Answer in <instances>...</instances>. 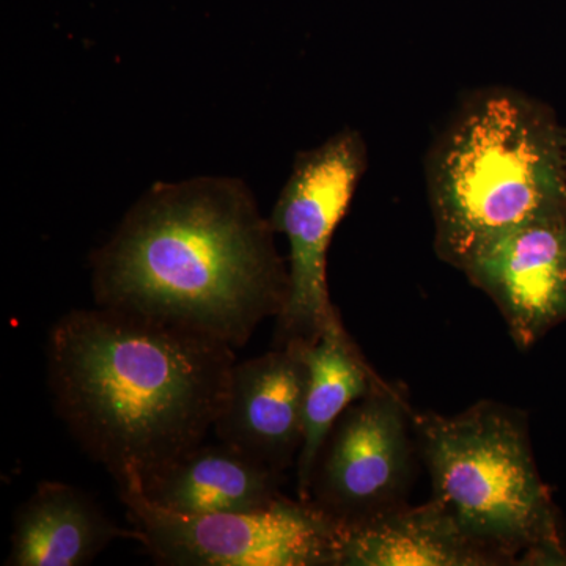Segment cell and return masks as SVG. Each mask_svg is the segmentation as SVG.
Instances as JSON below:
<instances>
[{
	"instance_id": "9",
	"label": "cell",
	"mask_w": 566,
	"mask_h": 566,
	"mask_svg": "<svg viewBox=\"0 0 566 566\" xmlns=\"http://www.w3.org/2000/svg\"><path fill=\"white\" fill-rule=\"evenodd\" d=\"M305 346H274L234 364L229 397L212 428L219 441L281 474L296 463L304 441Z\"/></svg>"
},
{
	"instance_id": "7",
	"label": "cell",
	"mask_w": 566,
	"mask_h": 566,
	"mask_svg": "<svg viewBox=\"0 0 566 566\" xmlns=\"http://www.w3.org/2000/svg\"><path fill=\"white\" fill-rule=\"evenodd\" d=\"M417 458L415 411L398 386L382 381L335 422L307 501L338 526L365 523L406 505Z\"/></svg>"
},
{
	"instance_id": "3",
	"label": "cell",
	"mask_w": 566,
	"mask_h": 566,
	"mask_svg": "<svg viewBox=\"0 0 566 566\" xmlns=\"http://www.w3.org/2000/svg\"><path fill=\"white\" fill-rule=\"evenodd\" d=\"M427 186L434 251L458 270L491 238L566 214L565 129L527 93H472L428 155Z\"/></svg>"
},
{
	"instance_id": "13",
	"label": "cell",
	"mask_w": 566,
	"mask_h": 566,
	"mask_svg": "<svg viewBox=\"0 0 566 566\" xmlns=\"http://www.w3.org/2000/svg\"><path fill=\"white\" fill-rule=\"evenodd\" d=\"M305 360L304 441L296 460L297 497L303 501H307L316 458L335 422L382 382L346 333L338 314L324 326L314 345L305 346Z\"/></svg>"
},
{
	"instance_id": "8",
	"label": "cell",
	"mask_w": 566,
	"mask_h": 566,
	"mask_svg": "<svg viewBox=\"0 0 566 566\" xmlns=\"http://www.w3.org/2000/svg\"><path fill=\"white\" fill-rule=\"evenodd\" d=\"M490 297L521 349L566 322V214L480 244L458 268Z\"/></svg>"
},
{
	"instance_id": "6",
	"label": "cell",
	"mask_w": 566,
	"mask_h": 566,
	"mask_svg": "<svg viewBox=\"0 0 566 566\" xmlns=\"http://www.w3.org/2000/svg\"><path fill=\"white\" fill-rule=\"evenodd\" d=\"M367 169V147L354 129L297 155L270 222L289 240V297L275 318L274 346L314 345L337 308L327 286V252Z\"/></svg>"
},
{
	"instance_id": "11",
	"label": "cell",
	"mask_w": 566,
	"mask_h": 566,
	"mask_svg": "<svg viewBox=\"0 0 566 566\" xmlns=\"http://www.w3.org/2000/svg\"><path fill=\"white\" fill-rule=\"evenodd\" d=\"M282 482L281 472L219 441L196 447L145 485L126 483H136L151 504L164 510L214 515L270 509L285 497Z\"/></svg>"
},
{
	"instance_id": "2",
	"label": "cell",
	"mask_w": 566,
	"mask_h": 566,
	"mask_svg": "<svg viewBox=\"0 0 566 566\" xmlns=\"http://www.w3.org/2000/svg\"><path fill=\"white\" fill-rule=\"evenodd\" d=\"M274 233L237 178L155 182L93 252L95 303L243 348L289 297Z\"/></svg>"
},
{
	"instance_id": "5",
	"label": "cell",
	"mask_w": 566,
	"mask_h": 566,
	"mask_svg": "<svg viewBox=\"0 0 566 566\" xmlns=\"http://www.w3.org/2000/svg\"><path fill=\"white\" fill-rule=\"evenodd\" d=\"M139 543L167 566H338L342 532L311 501L283 497L260 512L182 515L118 486Z\"/></svg>"
},
{
	"instance_id": "10",
	"label": "cell",
	"mask_w": 566,
	"mask_h": 566,
	"mask_svg": "<svg viewBox=\"0 0 566 566\" xmlns=\"http://www.w3.org/2000/svg\"><path fill=\"white\" fill-rule=\"evenodd\" d=\"M117 539H136L92 495L62 482L39 483L14 513L7 566H85Z\"/></svg>"
},
{
	"instance_id": "1",
	"label": "cell",
	"mask_w": 566,
	"mask_h": 566,
	"mask_svg": "<svg viewBox=\"0 0 566 566\" xmlns=\"http://www.w3.org/2000/svg\"><path fill=\"white\" fill-rule=\"evenodd\" d=\"M234 364L230 345L99 305L63 315L46 342L55 415L117 485H145L203 444Z\"/></svg>"
},
{
	"instance_id": "14",
	"label": "cell",
	"mask_w": 566,
	"mask_h": 566,
	"mask_svg": "<svg viewBox=\"0 0 566 566\" xmlns=\"http://www.w3.org/2000/svg\"><path fill=\"white\" fill-rule=\"evenodd\" d=\"M565 167H566V129H565Z\"/></svg>"
},
{
	"instance_id": "12",
	"label": "cell",
	"mask_w": 566,
	"mask_h": 566,
	"mask_svg": "<svg viewBox=\"0 0 566 566\" xmlns=\"http://www.w3.org/2000/svg\"><path fill=\"white\" fill-rule=\"evenodd\" d=\"M433 499L398 506L342 532L338 566H497Z\"/></svg>"
},
{
	"instance_id": "4",
	"label": "cell",
	"mask_w": 566,
	"mask_h": 566,
	"mask_svg": "<svg viewBox=\"0 0 566 566\" xmlns=\"http://www.w3.org/2000/svg\"><path fill=\"white\" fill-rule=\"evenodd\" d=\"M431 499L504 565H566L557 513L515 409L480 401L455 416L415 412Z\"/></svg>"
}]
</instances>
